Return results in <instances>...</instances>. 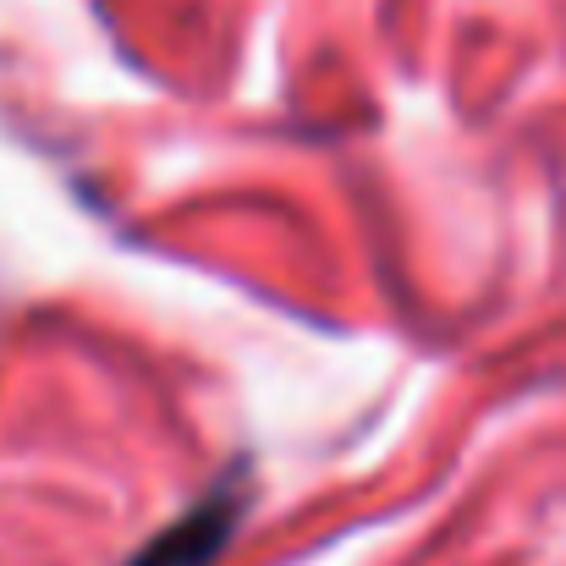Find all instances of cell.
<instances>
[{
  "label": "cell",
  "instance_id": "6da1fadb",
  "mask_svg": "<svg viewBox=\"0 0 566 566\" xmlns=\"http://www.w3.org/2000/svg\"><path fill=\"white\" fill-rule=\"evenodd\" d=\"M226 528H231V506L214 495L198 512H188L177 528H166L149 551H138L127 566H203L214 556V545L226 539Z\"/></svg>",
  "mask_w": 566,
  "mask_h": 566
}]
</instances>
